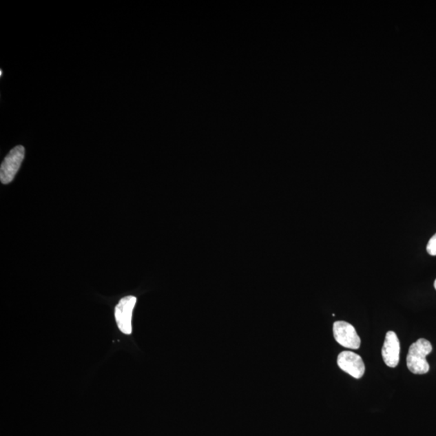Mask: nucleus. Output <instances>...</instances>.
I'll return each mask as SVG.
<instances>
[{
  "label": "nucleus",
  "mask_w": 436,
  "mask_h": 436,
  "mask_svg": "<svg viewBox=\"0 0 436 436\" xmlns=\"http://www.w3.org/2000/svg\"><path fill=\"white\" fill-rule=\"evenodd\" d=\"M433 349V345L425 339H419L410 346L406 364L412 373L422 375L429 372L430 366L426 358Z\"/></svg>",
  "instance_id": "f257e3e1"
},
{
  "label": "nucleus",
  "mask_w": 436,
  "mask_h": 436,
  "mask_svg": "<svg viewBox=\"0 0 436 436\" xmlns=\"http://www.w3.org/2000/svg\"><path fill=\"white\" fill-rule=\"evenodd\" d=\"M25 152L22 145H17L4 158L0 167V180L2 184L8 185L15 178L25 158Z\"/></svg>",
  "instance_id": "f03ea898"
},
{
  "label": "nucleus",
  "mask_w": 436,
  "mask_h": 436,
  "mask_svg": "<svg viewBox=\"0 0 436 436\" xmlns=\"http://www.w3.org/2000/svg\"><path fill=\"white\" fill-rule=\"evenodd\" d=\"M137 298L134 296L125 297L120 300L115 308V318L119 330L125 335L132 333V317Z\"/></svg>",
  "instance_id": "7ed1b4c3"
},
{
  "label": "nucleus",
  "mask_w": 436,
  "mask_h": 436,
  "mask_svg": "<svg viewBox=\"0 0 436 436\" xmlns=\"http://www.w3.org/2000/svg\"><path fill=\"white\" fill-rule=\"evenodd\" d=\"M333 333L338 344L344 348L357 350L360 349L361 340L355 327L344 321H338L333 325Z\"/></svg>",
  "instance_id": "20e7f679"
},
{
  "label": "nucleus",
  "mask_w": 436,
  "mask_h": 436,
  "mask_svg": "<svg viewBox=\"0 0 436 436\" xmlns=\"http://www.w3.org/2000/svg\"><path fill=\"white\" fill-rule=\"evenodd\" d=\"M337 364L340 369L355 379L364 376L365 366L362 358L353 351H345L338 356Z\"/></svg>",
  "instance_id": "39448f33"
},
{
  "label": "nucleus",
  "mask_w": 436,
  "mask_h": 436,
  "mask_svg": "<svg viewBox=\"0 0 436 436\" xmlns=\"http://www.w3.org/2000/svg\"><path fill=\"white\" fill-rule=\"evenodd\" d=\"M400 342L395 332L388 331L386 335L382 348V357L384 364L391 368H395L400 360Z\"/></svg>",
  "instance_id": "423d86ee"
},
{
  "label": "nucleus",
  "mask_w": 436,
  "mask_h": 436,
  "mask_svg": "<svg viewBox=\"0 0 436 436\" xmlns=\"http://www.w3.org/2000/svg\"><path fill=\"white\" fill-rule=\"evenodd\" d=\"M426 251L430 256H436V233L430 238L428 246H426Z\"/></svg>",
  "instance_id": "0eeeda50"
},
{
  "label": "nucleus",
  "mask_w": 436,
  "mask_h": 436,
  "mask_svg": "<svg viewBox=\"0 0 436 436\" xmlns=\"http://www.w3.org/2000/svg\"><path fill=\"white\" fill-rule=\"evenodd\" d=\"M434 287H435V290H436V280H435Z\"/></svg>",
  "instance_id": "6e6552de"
}]
</instances>
